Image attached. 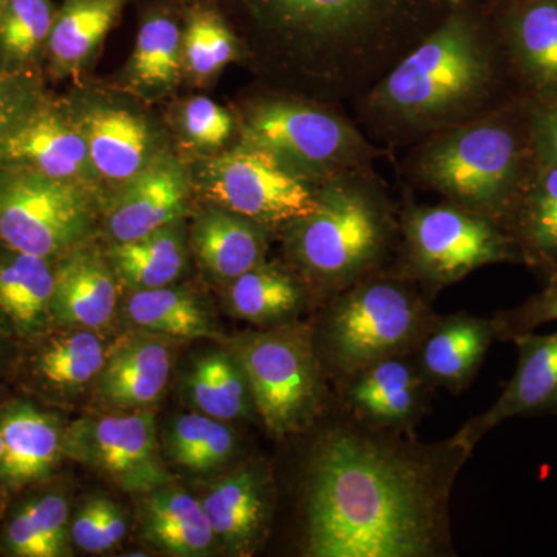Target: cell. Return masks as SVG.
<instances>
[{
  "mask_svg": "<svg viewBox=\"0 0 557 557\" xmlns=\"http://www.w3.org/2000/svg\"><path fill=\"white\" fill-rule=\"evenodd\" d=\"M471 454L453 437L366 426L344 413L319 434L302 483L304 555H456L449 505Z\"/></svg>",
  "mask_w": 557,
  "mask_h": 557,
  "instance_id": "1",
  "label": "cell"
},
{
  "mask_svg": "<svg viewBox=\"0 0 557 557\" xmlns=\"http://www.w3.org/2000/svg\"><path fill=\"white\" fill-rule=\"evenodd\" d=\"M332 98H364L461 0H205Z\"/></svg>",
  "mask_w": 557,
  "mask_h": 557,
  "instance_id": "2",
  "label": "cell"
},
{
  "mask_svg": "<svg viewBox=\"0 0 557 557\" xmlns=\"http://www.w3.org/2000/svg\"><path fill=\"white\" fill-rule=\"evenodd\" d=\"M497 83L496 42L471 2L461 0L362 101L383 131L437 134L483 119Z\"/></svg>",
  "mask_w": 557,
  "mask_h": 557,
  "instance_id": "3",
  "label": "cell"
},
{
  "mask_svg": "<svg viewBox=\"0 0 557 557\" xmlns=\"http://www.w3.org/2000/svg\"><path fill=\"white\" fill-rule=\"evenodd\" d=\"M437 317L416 281L381 270L329 298L311 335L325 376L338 384L381 359L413 354Z\"/></svg>",
  "mask_w": 557,
  "mask_h": 557,
  "instance_id": "4",
  "label": "cell"
},
{
  "mask_svg": "<svg viewBox=\"0 0 557 557\" xmlns=\"http://www.w3.org/2000/svg\"><path fill=\"white\" fill-rule=\"evenodd\" d=\"M287 249L304 281L332 298L381 271L394 234L386 207L350 183L318 190V207L287 226Z\"/></svg>",
  "mask_w": 557,
  "mask_h": 557,
  "instance_id": "5",
  "label": "cell"
},
{
  "mask_svg": "<svg viewBox=\"0 0 557 557\" xmlns=\"http://www.w3.org/2000/svg\"><path fill=\"white\" fill-rule=\"evenodd\" d=\"M525 164L527 149L518 129L490 116L437 132L421 149L417 172L450 205L505 228L525 189Z\"/></svg>",
  "mask_w": 557,
  "mask_h": 557,
  "instance_id": "6",
  "label": "cell"
},
{
  "mask_svg": "<svg viewBox=\"0 0 557 557\" xmlns=\"http://www.w3.org/2000/svg\"><path fill=\"white\" fill-rule=\"evenodd\" d=\"M228 350L247 375L256 412L277 438L309 431L327 406V376L309 325L285 322L242 333Z\"/></svg>",
  "mask_w": 557,
  "mask_h": 557,
  "instance_id": "7",
  "label": "cell"
},
{
  "mask_svg": "<svg viewBox=\"0 0 557 557\" xmlns=\"http://www.w3.org/2000/svg\"><path fill=\"white\" fill-rule=\"evenodd\" d=\"M401 230L399 273L428 292L456 284L480 267L522 262L504 226L456 205L410 209Z\"/></svg>",
  "mask_w": 557,
  "mask_h": 557,
  "instance_id": "8",
  "label": "cell"
},
{
  "mask_svg": "<svg viewBox=\"0 0 557 557\" xmlns=\"http://www.w3.org/2000/svg\"><path fill=\"white\" fill-rule=\"evenodd\" d=\"M94 226L90 189L0 166V244L57 260L86 244Z\"/></svg>",
  "mask_w": 557,
  "mask_h": 557,
  "instance_id": "9",
  "label": "cell"
},
{
  "mask_svg": "<svg viewBox=\"0 0 557 557\" xmlns=\"http://www.w3.org/2000/svg\"><path fill=\"white\" fill-rule=\"evenodd\" d=\"M201 189L215 207L265 230L287 228L318 207V190L307 175L245 143L205 164Z\"/></svg>",
  "mask_w": 557,
  "mask_h": 557,
  "instance_id": "10",
  "label": "cell"
},
{
  "mask_svg": "<svg viewBox=\"0 0 557 557\" xmlns=\"http://www.w3.org/2000/svg\"><path fill=\"white\" fill-rule=\"evenodd\" d=\"M242 143L269 150L307 177L347 170L366 153L347 121L298 101H271L252 110Z\"/></svg>",
  "mask_w": 557,
  "mask_h": 557,
  "instance_id": "11",
  "label": "cell"
},
{
  "mask_svg": "<svg viewBox=\"0 0 557 557\" xmlns=\"http://www.w3.org/2000/svg\"><path fill=\"white\" fill-rule=\"evenodd\" d=\"M62 454L131 493H150L170 483L157 450L156 418L148 410L81 418L65 428Z\"/></svg>",
  "mask_w": 557,
  "mask_h": 557,
  "instance_id": "12",
  "label": "cell"
},
{
  "mask_svg": "<svg viewBox=\"0 0 557 557\" xmlns=\"http://www.w3.org/2000/svg\"><path fill=\"white\" fill-rule=\"evenodd\" d=\"M336 386L346 416L369 428L405 434H413L435 392L413 354L381 359Z\"/></svg>",
  "mask_w": 557,
  "mask_h": 557,
  "instance_id": "13",
  "label": "cell"
},
{
  "mask_svg": "<svg viewBox=\"0 0 557 557\" xmlns=\"http://www.w3.org/2000/svg\"><path fill=\"white\" fill-rule=\"evenodd\" d=\"M0 166L39 172L87 189L98 180L75 113L50 98L3 143Z\"/></svg>",
  "mask_w": 557,
  "mask_h": 557,
  "instance_id": "14",
  "label": "cell"
},
{
  "mask_svg": "<svg viewBox=\"0 0 557 557\" xmlns=\"http://www.w3.org/2000/svg\"><path fill=\"white\" fill-rule=\"evenodd\" d=\"M518 346V368L491 408L453 435L454 442L472 454L487 432L509 418L557 412V332H530L512 341Z\"/></svg>",
  "mask_w": 557,
  "mask_h": 557,
  "instance_id": "15",
  "label": "cell"
},
{
  "mask_svg": "<svg viewBox=\"0 0 557 557\" xmlns=\"http://www.w3.org/2000/svg\"><path fill=\"white\" fill-rule=\"evenodd\" d=\"M189 190L185 164L159 153L121 186L110 203L106 226L113 242L138 239L182 220L188 209Z\"/></svg>",
  "mask_w": 557,
  "mask_h": 557,
  "instance_id": "16",
  "label": "cell"
},
{
  "mask_svg": "<svg viewBox=\"0 0 557 557\" xmlns=\"http://www.w3.org/2000/svg\"><path fill=\"white\" fill-rule=\"evenodd\" d=\"M65 428L60 418L27 398L0 405L3 456L0 493L16 494L47 482L60 463Z\"/></svg>",
  "mask_w": 557,
  "mask_h": 557,
  "instance_id": "17",
  "label": "cell"
},
{
  "mask_svg": "<svg viewBox=\"0 0 557 557\" xmlns=\"http://www.w3.org/2000/svg\"><path fill=\"white\" fill-rule=\"evenodd\" d=\"M218 544L234 556H251L265 541L273 515V486L259 465L234 469L201 498Z\"/></svg>",
  "mask_w": 557,
  "mask_h": 557,
  "instance_id": "18",
  "label": "cell"
},
{
  "mask_svg": "<svg viewBox=\"0 0 557 557\" xmlns=\"http://www.w3.org/2000/svg\"><path fill=\"white\" fill-rule=\"evenodd\" d=\"M493 341H496L493 318L438 314L418 341L413 358L421 375L435 391L446 388L460 394L478 376Z\"/></svg>",
  "mask_w": 557,
  "mask_h": 557,
  "instance_id": "19",
  "label": "cell"
},
{
  "mask_svg": "<svg viewBox=\"0 0 557 557\" xmlns=\"http://www.w3.org/2000/svg\"><path fill=\"white\" fill-rule=\"evenodd\" d=\"M54 263L57 260L0 244V330L17 346L57 327Z\"/></svg>",
  "mask_w": 557,
  "mask_h": 557,
  "instance_id": "20",
  "label": "cell"
},
{
  "mask_svg": "<svg viewBox=\"0 0 557 557\" xmlns=\"http://www.w3.org/2000/svg\"><path fill=\"white\" fill-rule=\"evenodd\" d=\"M98 180L123 186L159 156L156 132L134 110L97 104L75 112Z\"/></svg>",
  "mask_w": 557,
  "mask_h": 557,
  "instance_id": "21",
  "label": "cell"
},
{
  "mask_svg": "<svg viewBox=\"0 0 557 557\" xmlns=\"http://www.w3.org/2000/svg\"><path fill=\"white\" fill-rule=\"evenodd\" d=\"M116 274L100 249L86 244L54 263L53 317L57 325L98 329L116 309Z\"/></svg>",
  "mask_w": 557,
  "mask_h": 557,
  "instance_id": "22",
  "label": "cell"
},
{
  "mask_svg": "<svg viewBox=\"0 0 557 557\" xmlns=\"http://www.w3.org/2000/svg\"><path fill=\"white\" fill-rule=\"evenodd\" d=\"M159 336L149 332L129 336L106 358L98 375V394L110 408L143 409L163 394L171 351Z\"/></svg>",
  "mask_w": 557,
  "mask_h": 557,
  "instance_id": "23",
  "label": "cell"
},
{
  "mask_svg": "<svg viewBox=\"0 0 557 557\" xmlns=\"http://www.w3.org/2000/svg\"><path fill=\"white\" fill-rule=\"evenodd\" d=\"M190 247L212 277L230 284L263 262L267 230L214 205L194 222Z\"/></svg>",
  "mask_w": 557,
  "mask_h": 557,
  "instance_id": "24",
  "label": "cell"
},
{
  "mask_svg": "<svg viewBox=\"0 0 557 557\" xmlns=\"http://www.w3.org/2000/svg\"><path fill=\"white\" fill-rule=\"evenodd\" d=\"M131 0H64L57 10L44 60L54 76L76 75L94 57Z\"/></svg>",
  "mask_w": 557,
  "mask_h": 557,
  "instance_id": "25",
  "label": "cell"
},
{
  "mask_svg": "<svg viewBox=\"0 0 557 557\" xmlns=\"http://www.w3.org/2000/svg\"><path fill=\"white\" fill-rule=\"evenodd\" d=\"M505 228L522 262L548 277L557 274V163L539 161Z\"/></svg>",
  "mask_w": 557,
  "mask_h": 557,
  "instance_id": "26",
  "label": "cell"
},
{
  "mask_svg": "<svg viewBox=\"0 0 557 557\" xmlns=\"http://www.w3.org/2000/svg\"><path fill=\"white\" fill-rule=\"evenodd\" d=\"M30 347L25 358L28 380L42 392H72L100 375L106 362L102 341L95 333L72 332L44 335L24 344Z\"/></svg>",
  "mask_w": 557,
  "mask_h": 557,
  "instance_id": "27",
  "label": "cell"
},
{
  "mask_svg": "<svg viewBox=\"0 0 557 557\" xmlns=\"http://www.w3.org/2000/svg\"><path fill=\"white\" fill-rule=\"evenodd\" d=\"M146 539L168 555L207 556L218 544L201 502L168 485L150 491L143 509Z\"/></svg>",
  "mask_w": 557,
  "mask_h": 557,
  "instance_id": "28",
  "label": "cell"
},
{
  "mask_svg": "<svg viewBox=\"0 0 557 557\" xmlns=\"http://www.w3.org/2000/svg\"><path fill=\"white\" fill-rule=\"evenodd\" d=\"M183 392L200 413L226 423L258 416L247 375L228 348L194 359L183 376Z\"/></svg>",
  "mask_w": 557,
  "mask_h": 557,
  "instance_id": "29",
  "label": "cell"
},
{
  "mask_svg": "<svg viewBox=\"0 0 557 557\" xmlns=\"http://www.w3.org/2000/svg\"><path fill=\"white\" fill-rule=\"evenodd\" d=\"M69 516L67 497L61 491L33 493L7 516L0 549L13 557L67 556Z\"/></svg>",
  "mask_w": 557,
  "mask_h": 557,
  "instance_id": "30",
  "label": "cell"
},
{
  "mask_svg": "<svg viewBox=\"0 0 557 557\" xmlns=\"http://www.w3.org/2000/svg\"><path fill=\"white\" fill-rule=\"evenodd\" d=\"M108 259L124 285L138 289L174 284L188 263L182 220L127 242H113Z\"/></svg>",
  "mask_w": 557,
  "mask_h": 557,
  "instance_id": "31",
  "label": "cell"
},
{
  "mask_svg": "<svg viewBox=\"0 0 557 557\" xmlns=\"http://www.w3.org/2000/svg\"><path fill=\"white\" fill-rule=\"evenodd\" d=\"M508 39L520 75L542 97L557 100V3L528 0L512 13Z\"/></svg>",
  "mask_w": 557,
  "mask_h": 557,
  "instance_id": "32",
  "label": "cell"
},
{
  "mask_svg": "<svg viewBox=\"0 0 557 557\" xmlns=\"http://www.w3.org/2000/svg\"><path fill=\"white\" fill-rule=\"evenodd\" d=\"M306 292L304 282L289 271L262 262L230 282L226 300L234 317L273 327L296 321L306 304Z\"/></svg>",
  "mask_w": 557,
  "mask_h": 557,
  "instance_id": "33",
  "label": "cell"
},
{
  "mask_svg": "<svg viewBox=\"0 0 557 557\" xmlns=\"http://www.w3.org/2000/svg\"><path fill=\"white\" fill-rule=\"evenodd\" d=\"M183 64V32L177 10L156 9L146 14L132 53L127 78L135 89H171Z\"/></svg>",
  "mask_w": 557,
  "mask_h": 557,
  "instance_id": "34",
  "label": "cell"
},
{
  "mask_svg": "<svg viewBox=\"0 0 557 557\" xmlns=\"http://www.w3.org/2000/svg\"><path fill=\"white\" fill-rule=\"evenodd\" d=\"M131 321L145 332L172 338H209L215 330L200 300L182 288L138 289L127 300Z\"/></svg>",
  "mask_w": 557,
  "mask_h": 557,
  "instance_id": "35",
  "label": "cell"
},
{
  "mask_svg": "<svg viewBox=\"0 0 557 557\" xmlns=\"http://www.w3.org/2000/svg\"><path fill=\"white\" fill-rule=\"evenodd\" d=\"M57 5L53 0H0V64L39 69Z\"/></svg>",
  "mask_w": 557,
  "mask_h": 557,
  "instance_id": "36",
  "label": "cell"
},
{
  "mask_svg": "<svg viewBox=\"0 0 557 557\" xmlns=\"http://www.w3.org/2000/svg\"><path fill=\"white\" fill-rule=\"evenodd\" d=\"M185 10L183 64L197 81L212 78L236 60L239 40L225 16L205 0H190Z\"/></svg>",
  "mask_w": 557,
  "mask_h": 557,
  "instance_id": "37",
  "label": "cell"
},
{
  "mask_svg": "<svg viewBox=\"0 0 557 557\" xmlns=\"http://www.w3.org/2000/svg\"><path fill=\"white\" fill-rule=\"evenodd\" d=\"M239 440L226 421L188 413L174 421L166 434L172 460L190 471H212L236 456Z\"/></svg>",
  "mask_w": 557,
  "mask_h": 557,
  "instance_id": "38",
  "label": "cell"
},
{
  "mask_svg": "<svg viewBox=\"0 0 557 557\" xmlns=\"http://www.w3.org/2000/svg\"><path fill=\"white\" fill-rule=\"evenodd\" d=\"M47 98L40 69L13 70L0 64V148Z\"/></svg>",
  "mask_w": 557,
  "mask_h": 557,
  "instance_id": "39",
  "label": "cell"
},
{
  "mask_svg": "<svg viewBox=\"0 0 557 557\" xmlns=\"http://www.w3.org/2000/svg\"><path fill=\"white\" fill-rule=\"evenodd\" d=\"M127 533L123 509L108 498L87 502L70 523V537L87 553H102L119 545Z\"/></svg>",
  "mask_w": 557,
  "mask_h": 557,
  "instance_id": "40",
  "label": "cell"
},
{
  "mask_svg": "<svg viewBox=\"0 0 557 557\" xmlns=\"http://www.w3.org/2000/svg\"><path fill=\"white\" fill-rule=\"evenodd\" d=\"M553 321H557V274L548 277L547 287L537 295L493 317L498 341H515Z\"/></svg>",
  "mask_w": 557,
  "mask_h": 557,
  "instance_id": "41",
  "label": "cell"
},
{
  "mask_svg": "<svg viewBox=\"0 0 557 557\" xmlns=\"http://www.w3.org/2000/svg\"><path fill=\"white\" fill-rule=\"evenodd\" d=\"M182 127L186 138L197 148L215 149L228 141L233 119L218 102L196 97L183 109Z\"/></svg>",
  "mask_w": 557,
  "mask_h": 557,
  "instance_id": "42",
  "label": "cell"
},
{
  "mask_svg": "<svg viewBox=\"0 0 557 557\" xmlns=\"http://www.w3.org/2000/svg\"><path fill=\"white\" fill-rule=\"evenodd\" d=\"M533 143L536 146L539 160L557 163V100L553 101L544 112L534 120Z\"/></svg>",
  "mask_w": 557,
  "mask_h": 557,
  "instance_id": "43",
  "label": "cell"
},
{
  "mask_svg": "<svg viewBox=\"0 0 557 557\" xmlns=\"http://www.w3.org/2000/svg\"><path fill=\"white\" fill-rule=\"evenodd\" d=\"M17 346L13 339L9 338L5 333L0 330V376L7 372V369L13 364L14 354L13 348Z\"/></svg>",
  "mask_w": 557,
  "mask_h": 557,
  "instance_id": "44",
  "label": "cell"
},
{
  "mask_svg": "<svg viewBox=\"0 0 557 557\" xmlns=\"http://www.w3.org/2000/svg\"><path fill=\"white\" fill-rule=\"evenodd\" d=\"M3 456V443H2V432H0V463H2Z\"/></svg>",
  "mask_w": 557,
  "mask_h": 557,
  "instance_id": "45",
  "label": "cell"
},
{
  "mask_svg": "<svg viewBox=\"0 0 557 557\" xmlns=\"http://www.w3.org/2000/svg\"><path fill=\"white\" fill-rule=\"evenodd\" d=\"M553 2H556V3H557V0H553Z\"/></svg>",
  "mask_w": 557,
  "mask_h": 557,
  "instance_id": "46",
  "label": "cell"
}]
</instances>
